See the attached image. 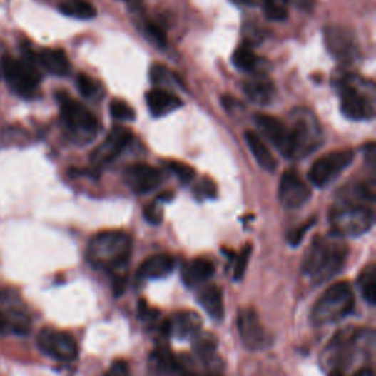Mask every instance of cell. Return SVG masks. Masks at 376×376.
I'll return each mask as SVG.
<instances>
[{"mask_svg":"<svg viewBox=\"0 0 376 376\" xmlns=\"http://www.w3.org/2000/svg\"><path fill=\"white\" fill-rule=\"evenodd\" d=\"M293 127L288 130V147L285 158L300 161L320 146L322 130L317 119L309 111H294Z\"/></svg>","mask_w":376,"mask_h":376,"instance_id":"3","label":"cell"},{"mask_svg":"<svg viewBox=\"0 0 376 376\" xmlns=\"http://www.w3.org/2000/svg\"><path fill=\"white\" fill-rule=\"evenodd\" d=\"M359 288L370 306L376 303V269L373 265L365 268L359 277Z\"/></svg>","mask_w":376,"mask_h":376,"instance_id":"28","label":"cell"},{"mask_svg":"<svg viewBox=\"0 0 376 376\" xmlns=\"http://www.w3.org/2000/svg\"><path fill=\"white\" fill-rule=\"evenodd\" d=\"M295 5L302 9H310L315 4V0H294Z\"/></svg>","mask_w":376,"mask_h":376,"instance_id":"40","label":"cell"},{"mask_svg":"<svg viewBox=\"0 0 376 376\" xmlns=\"http://www.w3.org/2000/svg\"><path fill=\"white\" fill-rule=\"evenodd\" d=\"M162 173L150 165L134 163L123 169V183L136 194H147L159 187Z\"/></svg>","mask_w":376,"mask_h":376,"instance_id":"12","label":"cell"},{"mask_svg":"<svg viewBox=\"0 0 376 376\" xmlns=\"http://www.w3.org/2000/svg\"><path fill=\"white\" fill-rule=\"evenodd\" d=\"M37 345L41 352L61 362H72L78 356V344L75 338L63 331L44 328L37 337Z\"/></svg>","mask_w":376,"mask_h":376,"instance_id":"10","label":"cell"},{"mask_svg":"<svg viewBox=\"0 0 376 376\" xmlns=\"http://www.w3.org/2000/svg\"><path fill=\"white\" fill-rule=\"evenodd\" d=\"M56 98L61 106L62 121L69 133L86 140H90L97 134L98 121L86 106L71 98L66 93H58Z\"/></svg>","mask_w":376,"mask_h":376,"instance_id":"8","label":"cell"},{"mask_svg":"<svg viewBox=\"0 0 376 376\" xmlns=\"http://www.w3.org/2000/svg\"><path fill=\"white\" fill-rule=\"evenodd\" d=\"M172 75L173 73H171L163 66L155 65L152 68V71H150V80H152V83H155V84H163V83H166L169 80V77H172Z\"/></svg>","mask_w":376,"mask_h":376,"instance_id":"37","label":"cell"},{"mask_svg":"<svg viewBox=\"0 0 376 376\" xmlns=\"http://www.w3.org/2000/svg\"><path fill=\"white\" fill-rule=\"evenodd\" d=\"M353 161L355 153L350 148L335 150V152L325 155L312 165L309 171V181L319 188L328 187L353 163Z\"/></svg>","mask_w":376,"mask_h":376,"instance_id":"9","label":"cell"},{"mask_svg":"<svg viewBox=\"0 0 376 376\" xmlns=\"http://www.w3.org/2000/svg\"><path fill=\"white\" fill-rule=\"evenodd\" d=\"M245 143L250 147V152L253 153L258 163L268 172H273L277 169V161L272 156L270 150L262 140V137L255 131H245Z\"/></svg>","mask_w":376,"mask_h":376,"instance_id":"22","label":"cell"},{"mask_svg":"<svg viewBox=\"0 0 376 376\" xmlns=\"http://www.w3.org/2000/svg\"><path fill=\"white\" fill-rule=\"evenodd\" d=\"M146 31H147V34H148L150 37H152V40H153L155 43H158V44L162 46V47L166 46V34H165V31H163L162 29L158 27L156 24H152V22L146 24Z\"/></svg>","mask_w":376,"mask_h":376,"instance_id":"36","label":"cell"},{"mask_svg":"<svg viewBox=\"0 0 376 376\" xmlns=\"http://www.w3.org/2000/svg\"><path fill=\"white\" fill-rule=\"evenodd\" d=\"M209 376H219V375H216V373H212V375H209Z\"/></svg>","mask_w":376,"mask_h":376,"instance_id":"43","label":"cell"},{"mask_svg":"<svg viewBox=\"0 0 376 376\" xmlns=\"http://www.w3.org/2000/svg\"><path fill=\"white\" fill-rule=\"evenodd\" d=\"M355 309V294L347 283H337L325 291L312 310L315 325H330L340 322Z\"/></svg>","mask_w":376,"mask_h":376,"instance_id":"4","label":"cell"},{"mask_svg":"<svg viewBox=\"0 0 376 376\" xmlns=\"http://www.w3.org/2000/svg\"><path fill=\"white\" fill-rule=\"evenodd\" d=\"M215 266L210 260L197 258L183 268V281L187 287H195L213 277Z\"/></svg>","mask_w":376,"mask_h":376,"instance_id":"20","label":"cell"},{"mask_svg":"<svg viewBox=\"0 0 376 376\" xmlns=\"http://www.w3.org/2000/svg\"><path fill=\"white\" fill-rule=\"evenodd\" d=\"M355 376H375L372 369H360Z\"/></svg>","mask_w":376,"mask_h":376,"instance_id":"42","label":"cell"},{"mask_svg":"<svg viewBox=\"0 0 376 376\" xmlns=\"http://www.w3.org/2000/svg\"><path fill=\"white\" fill-rule=\"evenodd\" d=\"M39 63L56 77H65L71 71V63L63 50L59 49H43L37 56Z\"/></svg>","mask_w":376,"mask_h":376,"instance_id":"21","label":"cell"},{"mask_svg":"<svg viewBox=\"0 0 376 376\" xmlns=\"http://www.w3.org/2000/svg\"><path fill=\"white\" fill-rule=\"evenodd\" d=\"M198 303L215 320H220L223 317V293L218 285H208L200 291Z\"/></svg>","mask_w":376,"mask_h":376,"instance_id":"23","label":"cell"},{"mask_svg":"<svg viewBox=\"0 0 376 376\" xmlns=\"http://www.w3.org/2000/svg\"><path fill=\"white\" fill-rule=\"evenodd\" d=\"M237 328L241 341L247 348L260 350L266 344V334L255 309L245 308L240 310L237 317Z\"/></svg>","mask_w":376,"mask_h":376,"instance_id":"13","label":"cell"},{"mask_svg":"<svg viewBox=\"0 0 376 376\" xmlns=\"http://www.w3.org/2000/svg\"><path fill=\"white\" fill-rule=\"evenodd\" d=\"M325 43L332 56L341 62L353 61L359 54L353 34L340 27H328L325 30Z\"/></svg>","mask_w":376,"mask_h":376,"instance_id":"15","label":"cell"},{"mask_svg":"<svg viewBox=\"0 0 376 376\" xmlns=\"http://www.w3.org/2000/svg\"><path fill=\"white\" fill-rule=\"evenodd\" d=\"M263 11L272 21H284L288 16L287 2L288 0H262Z\"/></svg>","mask_w":376,"mask_h":376,"instance_id":"29","label":"cell"},{"mask_svg":"<svg viewBox=\"0 0 376 376\" xmlns=\"http://www.w3.org/2000/svg\"><path fill=\"white\" fill-rule=\"evenodd\" d=\"M243 90L245 96L255 103L268 105L272 102L273 86L263 75H258V77L243 83Z\"/></svg>","mask_w":376,"mask_h":376,"instance_id":"24","label":"cell"},{"mask_svg":"<svg viewBox=\"0 0 376 376\" xmlns=\"http://www.w3.org/2000/svg\"><path fill=\"white\" fill-rule=\"evenodd\" d=\"M315 222H316V219H310V220L305 222V223L302 225V227H298V228L293 230V231L288 234V243H290L291 245H298L300 243L303 241L306 233L313 227Z\"/></svg>","mask_w":376,"mask_h":376,"instance_id":"34","label":"cell"},{"mask_svg":"<svg viewBox=\"0 0 376 376\" xmlns=\"http://www.w3.org/2000/svg\"><path fill=\"white\" fill-rule=\"evenodd\" d=\"M144 218L147 222L153 223V225H158L162 222V218H163V212H162V208L159 206V202L156 200L155 203L148 205L146 209H144Z\"/></svg>","mask_w":376,"mask_h":376,"instance_id":"35","label":"cell"},{"mask_svg":"<svg viewBox=\"0 0 376 376\" xmlns=\"http://www.w3.org/2000/svg\"><path fill=\"white\" fill-rule=\"evenodd\" d=\"M233 62L238 69H241L244 72L259 73V71H260V65H259L260 61L256 58V55L253 54V50L247 46H241L235 50L234 55H233Z\"/></svg>","mask_w":376,"mask_h":376,"instance_id":"27","label":"cell"},{"mask_svg":"<svg viewBox=\"0 0 376 376\" xmlns=\"http://www.w3.org/2000/svg\"><path fill=\"white\" fill-rule=\"evenodd\" d=\"M216 338L208 332H198L194 338H193V350L195 356L205 362V363H210L213 362V359L216 357Z\"/></svg>","mask_w":376,"mask_h":376,"instance_id":"25","label":"cell"},{"mask_svg":"<svg viewBox=\"0 0 376 376\" xmlns=\"http://www.w3.org/2000/svg\"><path fill=\"white\" fill-rule=\"evenodd\" d=\"M310 188L300 175L290 169L287 171L280 183L278 198L285 209H300L306 205L310 198Z\"/></svg>","mask_w":376,"mask_h":376,"instance_id":"11","label":"cell"},{"mask_svg":"<svg viewBox=\"0 0 376 376\" xmlns=\"http://www.w3.org/2000/svg\"><path fill=\"white\" fill-rule=\"evenodd\" d=\"M166 166L173 175H177L178 180L183 181V183H191L194 180V177H195L194 169L190 165L184 163V162L169 161V162H166Z\"/></svg>","mask_w":376,"mask_h":376,"instance_id":"31","label":"cell"},{"mask_svg":"<svg viewBox=\"0 0 376 376\" xmlns=\"http://www.w3.org/2000/svg\"><path fill=\"white\" fill-rule=\"evenodd\" d=\"M131 255V237L122 231H103L94 235L87 248V260L96 269L121 275Z\"/></svg>","mask_w":376,"mask_h":376,"instance_id":"2","label":"cell"},{"mask_svg":"<svg viewBox=\"0 0 376 376\" xmlns=\"http://www.w3.org/2000/svg\"><path fill=\"white\" fill-rule=\"evenodd\" d=\"M348 248L337 235L316 237L303 260V273L315 284L334 278L344 268Z\"/></svg>","mask_w":376,"mask_h":376,"instance_id":"1","label":"cell"},{"mask_svg":"<svg viewBox=\"0 0 376 376\" xmlns=\"http://www.w3.org/2000/svg\"><path fill=\"white\" fill-rule=\"evenodd\" d=\"M252 244H245L243 247L241 252L238 253V256L235 258V265H234V280L235 281H241L244 273L247 270V265H248V259L252 256Z\"/></svg>","mask_w":376,"mask_h":376,"instance_id":"32","label":"cell"},{"mask_svg":"<svg viewBox=\"0 0 376 376\" xmlns=\"http://www.w3.org/2000/svg\"><path fill=\"white\" fill-rule=\"evenodd\" d=\"M77 86H78V90L80 93L87 97V98H91L97 94V84L88 77V75L86 73H80L78 78H77Z\"/></svg>","mask_w":376,"mask_h":376,"instance_id":"33","label":"cell"},{"mask_svg":"<svg viewBox=\"0 0 376 376\" xmlns=\"http://www.w3.org/2000/svg\"><path fill=\"white\" fill-rule=\"evenodd\" d=\"M61 12L66 16L78 19H91L96 16V8L88 0H68L61 5Z\"/></svg>","mask_w":376,"mask_h":376,"instance_id":"26","label":"cell"},{"mask_svg":"<svg viewBox=\"0 0 376 376\" xmlns=\"http://www.w3.org/2000/svg\"><path fill=\"white\" fill-rule=\"evenodd\" d=\"M340 97L342 113L353 121H369L375 115L373 88L362 91L360 83L352 77L340 81Z\"/></svg>","mask_w":376,"mask_h":376,"instance_id":"7","label":"cell"},{"mask_svg":"<svg viewBox=\"0 0 376 376\" xmlns=\"http://www.w3.org/2000/svg\"><path fill=\"white\" fill-rule=\"evenodd\" d=\"M198 332H202V319L193 310L178 312L171 319V334L180 340H193Z\"/></svg>","mask_w":376,"mask_h":376,"instance_id":"17","label":"cell"},{"mask_svg":"<svg viewBox=\"0 0 376 376\" xmlns=\"http://www.w3.org/2000/svg\"><path fill=\"white\" fill-rule=\"evenodd\" d=\"M332 234L337 237H359L366 234L375 222L373 210L367 206L345 203L330 215Z\"/></svg>","mask_w":376,"mask_h":376,"instance_id":"5","label":"cell"},{"mask_svg":"<svg viewBox=\"0 0 376 376\" xmlns=\"http://www.w3.org/2000/svg\"><path fill=\"white\" fill-rule=\"evenodd\" d=\"M173 266H175V260L169 255L150 256L138 268V278L141 280L165 278L173 270Z\"/></svg>","mask_w":376,"mask_h":376,"instance_id":"19","label":"cell"},{"mask_svg":"<svg viewBox=\"0 0 376 376\" xmlns=\"http://www.w3.org/2000/svg\"><path fill=\"white\" fill-rule=\"evenodd\" d=\"M195 193L200 194V197H205V198H213L216 197V186L213 181L210 180H205L203 183H200V186L195 188Z\"/></svg>","mask_w":376,"mask_h":376,"instance_id":"38","label":"cell"},{"mask_svg":"<svg viewBox=\"0 0 376 376\" xmlns=\"http://www.w3.org/2000/svg\"><path fill=\"white\" fill-rule=\"evenodd\" d=\"M133 134L125 128H113L106 140L100 144L91 155V161L94 165H106L112 162L116 156H119L127 146L131 143Z\"/></svg>","mask_w":376,"mask_h":376,"instance_id":"14","label":"cell"},{"mask_svg":"<svg viewBox=\"0 0 376 376\" xmlns=\"http://www.w3.org/2000/svg\"><path fill=\"white\" fill-rule=\"evenodd\" d=\"M2 69L5 78L16 93L24 97L34 96L41 77L33 55L27 54L22 59L4 56Z\"/></svg>","mask_w":376,"mask_h":376,"instance_id":"6","label":"cell"},{"mask_svg":"<svg viewBox=\"0 0 376 376\" xmlns=\"http://www.w3.org/2000/svg\"><path fill=\"white\" fill-rule=\"evenodd\" d=\"M255 122L259 131L266 137V140L278 150L281 155L285 156L288 147V128L285 123L278 118L259 113L255 116Z\"/></svg>","mask_w":376,"mask_h":376,"instance_id":"16","label":"cell"},{"mask_svg":"<svg viewBox=\"0 0 376 376\" xmlns=\"http://www.w3.org/2000/svg\"><path fill=\"white\" fill-rule=\"evenodd\" d=\"M105 376H130V369L127 362L123 360H115Z\"/></svg>","mask_w":376,"mask_h":376,"instance_id":"39","label":"cell"},{"mask_svg":"<svg viewBox=\"0 0 376 376\" xmlns=\"http://www.w3.org/2000/svg\"><path fill=\"white\" fill-rule=\"evenodd\" d=\"M238 5H247V6H255L258 4V0H234Z\"/></svg>","mask_w":376,"mask_h":376,"instance_id":"41","label":"cell"},{"mask_svg":"<svg viewBox=\"0 0 376 376\" xmlns=\"http://www.w3.org/2000/svg\"><path fill=\"white\" fill-rule=\"evenodd\" d=\"M109 111H111V115L118 121L130 122V121H134L136 118L134 109L128 103L122 102V100H113V102H111Z\"/></svg>","mask_w":376,"mask_h":376,"instance_id":"30","label":"cell"},{"mask_svg":"<svg viewBox=\"0 0 376 376\" xmlns=\"http://www.w3.org/2000/svg\"><path fill=\"white\" fill-rule=\"evenodd\" d=\"M146 102L150 112H152V115L156 118L165 116L183 106L180 97L172 94L168 90H161V88L150 90L146 94Z\"/></svg>","mask_w":376,"mask_h":376,"instance_id":"18","label":"cell"}]
</instances>
